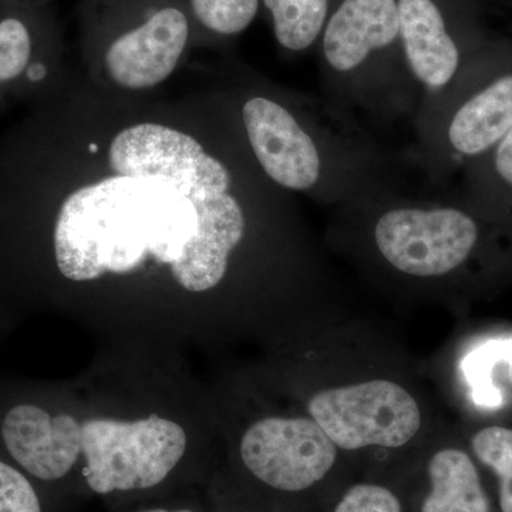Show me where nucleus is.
Wrapping results in <instances>:
<instances>
[{"instance_id": "obj_2", "label": "nucleus", "mask_w": 512, "mask_h": 512, "mask_svg": "<svg viewBox=\"0 0 512 512\" xmlns=\"http://www.w3.org/2000/svg\"><path fill=\"white\" fill-rule=\"evenodd\" d=\"M239 117L255 163L282 190L339 208L409 192L399 158L325 97L251 94Z\"/></svg>"}, {"instance_id": "obj_6", "label": "nucleus", "mask_w": 512, "mask_h": 512, "mask_svg": "<svg viewBox=\"0 0 512 512\" xmlns=\"http://www.w3.org/2000/svg\"><path fill=\"white\" fill-rule=\"evenodd\" d=\"M396 3L404 59L419 87V114L460 80L495 33L485 23L483 0Z\"/></svg>"}, {"instance_id": "obj_14", "label": "nucleus", "mask_w": 512, "mask_h": 512, "mask_svg": "<svg viewBox=\"0 0 512 512\" xmlns=\"http://www.w3.org/2000/svg\"><path fill=\"white\" fill-rule=\"evenodd\" d=\"M456 194L512 227V130L493 150L464 168Z\"/></svg>"}, {"instance_id": "obj_15", "label": "nucleus", "mask_w": 512, "mask_h": 512, "mask_svg": "<svg viewBox=\"0 0 512 512\" xmlns=\"http://www.w3.org/2000/svg\"><path fill=\"white\" fill-rule=\"evenodd\" d=\"M276 42L289 53L316 49L339 0H262Z\"/></svg>"}, {"instance_id": "obj_17", "label": "nucleus", "mask_w": 512, "mask_h": 512, "mask_svg": "<svg viewBox=\"0 0 512 512\" xmlns=\"http://www.w3.org/2000/svg\"><path fill=\"white\" fill-rule=\"evenodd\" d=\"M45 63L33 60V39L25 22L0 20V92L25 80L32 84L46 79Z\"/></svg>"}, {"instance_id": "obj_7", "label": "nucleus", "mask_w": 512, "mask_h": 512, "mask_svg": "<svg viewBox=\"0 0 512 512\" xmlns=\"http://www.w3.org/2000/svg\"><path fill=\"white\" fill-rule=\"evenodd\" d=\"M187 450L180 424L147 419H90L82 424L83 477L93 493L150 490L167 480Z\"/></svg>"}, {"instance_id": "obj_19", "label": "nucleus", "mask_w": 512, "mask_h": 512, "mask_svg": "<svg viewBox=\"0 0 512 512\" xmlns=\"http://www.w3.org/2000/svg\"><path fill=\"white\" fill-rule=\"evenodd\" d=\"M333 512H403L399 497L380 484L353 485Z\"/></svg>"}, {"instance_id": "obj_1", "label": "nucleus", "mask_w": 512, "mask_h": 512, "mask_svg": "<svg viewBox=\"0 0 512 512\" xmlns=\"http://www.w3.org/2000/svg\"><path fill=\"white\" fill-rule=\"evenodd\" d=\"M232 173L224 160L194 183L116 174L67 195L57 212L53 247L64 278L94 281L136 271L154 258L174 265L197 234V192Z\"/></svg>"}, {"instance_id": "obj_3", "label": "nucleus", "mask_w": 512, "mask_h": 512, "mask_svg": "<svg viewBox=\"0 0 512 512\" xmlns=\"http://www.w3.org/2000/svg\"><path fill=\"white\" fill-rule=\"evenodd\" d=\"M404 194L340 208L366 232L373 256L389 271L419 282L487 289L512 281V227L461 197L426 200Z\"/></svg>"}, {"instance_id": "obj_22", "label": "nucleus", "mask_w": 512, "mask_h": 512, "mask_svg": "<svg viewBox=\"0 0 512 512\" xmlns=\"http://www.w3.org/2000/svg\"><path fill=\"white\" fill-rule=\"evenodd\" d=\"M498 5H503L505 8H511L512 9V0H497Z\"/></svg>"}, {"instance_id": "obj_9", "label": "nucleus", "mask_w": 512, "mask_h": 512, "mask_svg": "<svg viewBox=\"0 0 512 512\" xmlns=\"http://www.w3.org/2000/svg\"><path fill=\"white\" fill-rule=\"evenodd\" d=\"M249 473L274 490L299 493L328 476L338 447L312 417H265L255 421L239 444Z\"/></svg>"}, {"instance_id": "obj_11", "label": "nucleus", "mask_w": 512, "mask_h": 512, "mask_svg": "<svg viewBox=\"0 0 512 512\" xmlns=\"http://www.w3.org/2000/svg\"><path fill=\"white\" fill-rule=\"evenodd\" d=\"M188 33V20L181 10L165 8L154 13L140 28L111 43L106 53L111 80L130 90L164 82L180 62Z\"/></svg>"}, {"instance_id": "obj_4", "label": "nucleus", "mask_w": 512, "mask_h": 512, "mask_svg": "<svg viewBox=\"0 0 512 512\" xmlns=\"http://www.w3.org/2000/svg\"><path fill=\"white\" fill-rule=\"evenodd\" d=\"M315 50L333 106L382 124L413 119L420 92L404 59L396 0H339Z\"/></svg>"}, {"instance_id": "obj_10", "label": "nucleus", "mask_w": 512, "mask_h": 512, "mask_svg": "<svg viewBox=\"0 0 512 512\" xmlns=\"http://www.w3.org/2000/svg\"><path fill=\"white\" fill-rule=\"evenodd\" d=\"M242 194L244 184L234 173L195 194L197 234L171 265V274L185 291H211L224 281L231 256L247 237L249 217Z\"/></svg>"}, {"instance_id": "obj_12", "label": "nucleus", "mask_w": 512, "mask_h": 512, "mask_svg": "<svg viewBox=\"0 0 512 512\" xmlns=\"http://www.w3.org/2000/svg\"><path fill=\"white\" fill-rule=\"evenodd\" d=\"M2 436L10 456L45 481L66 477L82 456V426L69 414L52 417L22 404L6 414Z\"/></svg>"}, {"instance_id": "obj_8", "label": "nucleus", "mask_w": 512, "mask_h": 512, "mask_svg": "<svg viewBox=\"0 0 512 512\" xmlns=\"http://www.w3.org/2000/svg\"><path fill=\"white\" fill-rule=\"evenodd\" d=\"M306 409L333 444L345 451L406 446L423 424L416 397L387 379L318 390Z\"/></svg>"}, {"instance_id": "obj_13", "label": "nucleus", "mask_w": 512, "mask_h": 512, "mask_svg": "<svg viewBox=\"0 0 512 512\" xmlns=\"http://www.w3.org/2000/svg\"><path fill=\"white\" fill-rule=\"evenodd\" d=\"M430 490L421 512H491L476 458L458 446L440 448L431 456Z\"/></svg>"}, {"instance_id": "obj_5", "label": "nucleus", "mask_w": 512, "mask_h": 512, "mask_svg": "<svg viewBox=\"0 0 512 512\" xmlns=\"http://www.w3.org/2000/svg\"><path fill=\"white\" fill-rule=\"evenodd\" d=\"M406 161L444 187L512 130V36L495 35L460 80L413 119Z\"/></svg>"}, {"instance_id": "obj_23", "label": "nucleus", "mask_w": 512, "mask_h": 512, "mask_svg": "<svg viewBox=\"0 0 512 512\" xmlns=\"http://www.w3.org/2000/svg\"><path fill=\"white\" fill-rule=\"evenodd\" d=\"M493 2H497V0H493Z\"/></svg>"}, {"instance_id": "obj_20", "label": "nucleus", "mask_w": 512, "mask_h": 512, "mask_svg": "<svg viewBox=\"0 0 512 512\" xmlns=\"http://www.w3.org/2000/svg\"><path fill=\"white\" fill-rule=\"evenodd\" d=\"M0 512H42L28 478L0 461Z\"/></svg>"}, {"instance_id": "obj_16", "label": "nucleus", "mask_w": 512, "mask_h": 512, "mask_svg": "<svg viewBox=\"0 0 512 512\" xmlns=\"http://www.w3.org/2000/svg\"><path fill=\"white\" fill-rule=\"evenodd\" d=\"M468 450L478 464L494 474L500 511L512 512V424L478 426L470 434Z\"/></svg>"}, {"instance_id": "obj_18", "label": "nucleus", "mask_w": 512, "mask_h": 512, "mask_svg": "<svg viewBox=\"0 0 512 512\" xmlns=\"http://www.w3.org/2000/svg\"><path fill=\"white\" fill-rule=\"evenodd\" d=\"M201 25L220 36H237L258 15L261 0H190Z\"/></svg>"}, {"instance_id": "obj_21", "label": "nucleus", "mask_w": 512, "mask_h": 512, "mask_svg": "<svg viewBox=\"0 0 512 512\" xmlns=\"http://www.w3.org/2000/svg\"><path fill=\"white\" fill-rule=\"evenodd\" d=\"M140 512H192L190 510H164V508H153V510H146Z\"/></svg>"}]
</instances>
